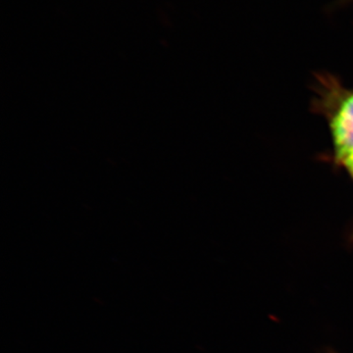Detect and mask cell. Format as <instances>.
Here are the masks:
<instances>
[{"instance_id":"1","label":"cell","mask_w":353,"mask_h":353,"mask_svg":"<svg viewBox=\"0 0 353 353\" xmlns=\"http://www.w3.org/2000/svg\"><path fill=\"white\" fill-rule=\"evenodd\" d=\"M316 110L327 118L334 143V159L343 165L353 157V88L332 76L318 78Z\"/></svg>"},{"instance_id":"2","label":"cell","mask_w":353,"mask_h":353,"mask_svg":"<svg viewBox=\"0 0 353 353\" xmlns=\"http://www.w3.org/2000/svg\"><path fill=\"white\" fill-rule=\"evenodd\" d=\"M343 166H345V168L347 169L348 172L352 174L353 178V157L350 158V160H347V161L343 164Z\"/></svg>"},{"instance_id":"3","label":"cell","mask_w":353,"mask_h":353,"mask_svg":"<svg viewBox=\"0 0 353 353\" xmlns=\"http://www.w3.org/2000/svg\"><path fill=\"white\" fill-rule=\"evenodd\" d=\"M326 353H336V352H334V350H327V352Z\"/></svg>"},{"instance_id":"4","label":"cell","mask_w":353,"mask_h":353,"mask_svg":"<svg viewBox=\"0 0 353 353\" xmlns=\"http://www.w3.org/2000/svg\"><path fill=\"white\" fill-rule=\"evenodd\" d=\"M350 241H352V243H353V233L352 234V236H350Z\"/></svg>"}]
</instances>
